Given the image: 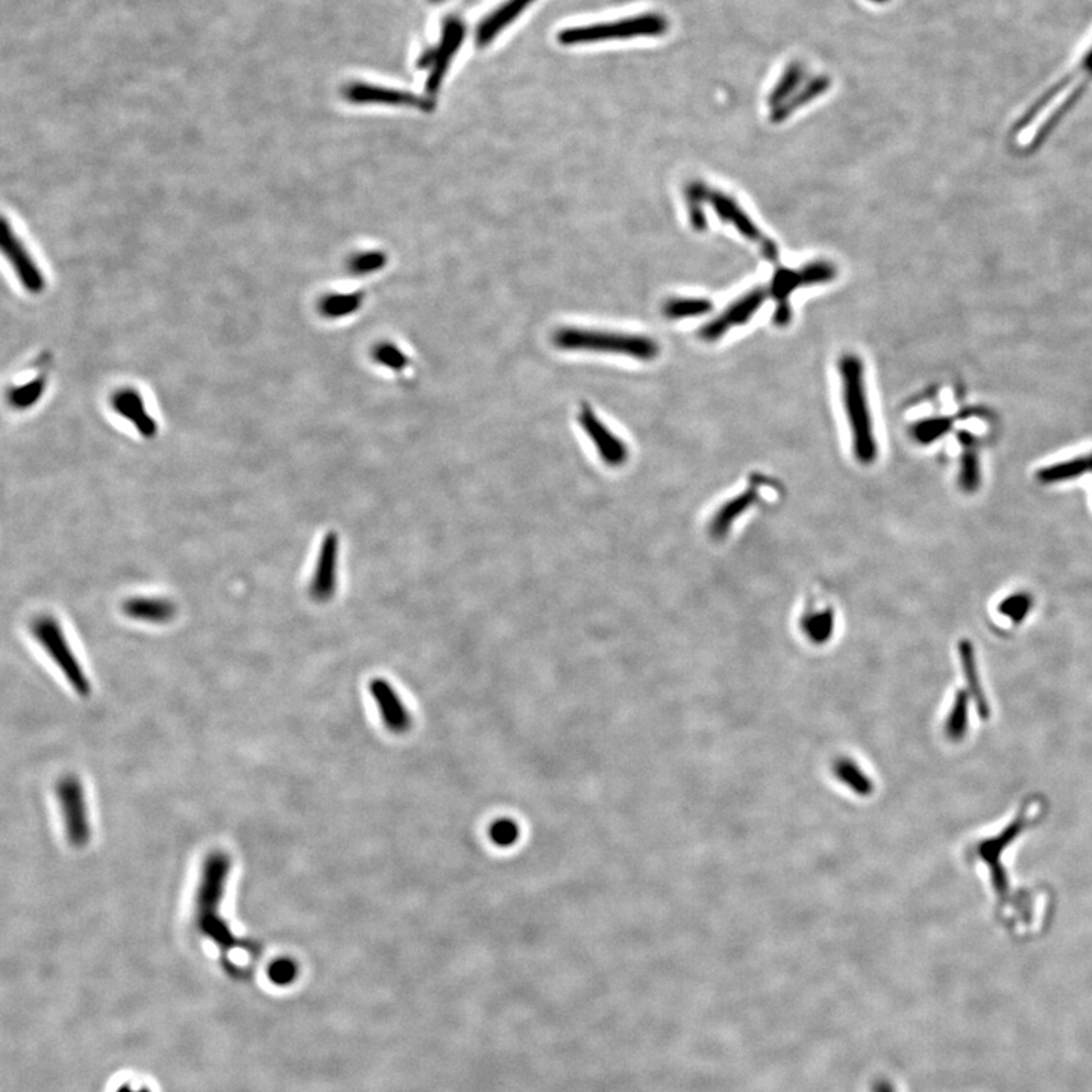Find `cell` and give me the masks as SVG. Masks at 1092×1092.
<instances>
[{
  "instance_id": "obj_16",
  "label": "cell",
  "mask_w": 1092,
  "mask_h": 1092,
  "mask_svg": "<svg viewBox=\"0 0 1092 1092\" xmlns=\"http://www.w3.org/2000/svg\"><path fill=\"white\" fill-rule=\"evenodd\" d=\"M111 406L118 416L124 417L125 421L133 424L140 436H143L144 439H154L157 436L158 425L154 417L150 415V411L144 406L143 396L140 395L137 390L131 389V387L117 390L111 398Z\"/></svg>"
},
{
  "instance_id": "obj_25",
  "label": "cell",
  "mask_w": 1092,
  "mask_h": 1092,
  "mask_svg": "<svg viewBox=\"0 0 1092 1092\" xmlns=\"http://www.w3.org/2000/svg\"><path fill=\"white\" fill-rule=\"evenodd\" d=\"M712 310V303L701 298H675L667 301L663 314L669 319L698 318Z\"/></svg>"
},
{
  "instance_id": "obj_28",
  "label": "cell",
  "mask_w": 1092,
  "mask_h": 1092,
  "mask_svg": "<svg viewBox=\"0 0 1092 1092\" xmlns=\"http://www.w3.org/2000/svg\"><path fill=\"white\" fill-rule=\"evenodd\" d=\"M489 836L493 844L501 848H507L516 844L519 839V826L514 820L503 818L493 822L489 830Z\"/></svg>"
},
{
  "instance_id": "obj_20",
  "label": "cell",
  "mask_w": 1092,
  "mask_h": 1092,
  "mask_svg": "<svg viewBox=\"0 0 1092 1092\" xmlns=\"http://www.w3.org/2000/svg\"><path fill=\"white\" fill-rule=\"evenodd\" d=\"M959 652L960 662H962V667H964L965 678H967V683H968L971 695L975 698V706H977V710L982 715V718H986L988 713H990V708H988L983 691L980 687L979 674H977V667H975V648L971 645V642H960Z\"/></svg>"
},
{
  "instance_id": "obj_9",
  "label": "cell",
  "mask_w": 1092,
  "mask_h": 1092,
  "mask_svg": "<svg viewBox=\"0 0 1092 1092\" xmlns=\"http://www.w3.org/2000/svg\"><path fill=\"white\" fill-rule=\"evenodd\" d=\"M578 421L581 428L586 431L590 441H594L596 451L603 462L611 467L622 466L628 460V448L626 443L611 433L604 422L594 413L589 406L579 408Z\"/></svg>"
},
{
  "instance_id": "obj_35",
  "label": "cell",
  "mask_w": 1092,
  "mask_h": 1092,
  "mask_svg": "<svg viewBox=\"0 0 1092 1092\" xmlns=\"http://www.w3.org/2000/svg\"><path fill=\"white\" fill-rule=\"evenodd\" d=\"M296 975H298V967H296L293 960H277L269 968V977H271L275 985H290L293 980L296 979Z\"/></svg>"
},
{
  "instance_id": "obj_1",
  "label": "cell",
  "mask_w": 1092,
  "mask_h": 1092,
  "mask_svg": "<svg viewBox=\"0 0 1092 1092\" xmlns=\"http://www.w3.org/2000/svg\"><path fill=\"white\" fill-rule=\"evenodd\" d=\"M1092 84V40L1072 69L1042 92L1009 129V144L1031 154L1046 143L1067 114L1080 102Z\"/></svg>"
},
{
  "instance_id": "obj_11",
  "label": "cell",
  "mask_w": 1092,
  "mask_h": 1092,
  "mask_svg": "<svg viewBox=\"0 0 1092 1092\" xmlns=\"http://www.w3.org/2000/svg\"><path fill=\"white\" fill-rule=\"evenodd\" d=\"M344 96L348 102L357 105L380 103L395 107H417L421 108L422 111H430L431 108L434 107L430 99L421 98L413 93L363 83L349 84L344 90Z\"/></svg>"
},
{
  "instance_id": "obj_39",
  "label": "cell",
  "mask_w": 1092,
  "mask_h": 1092,
  "mask_svg": "<svg viewBox=\"0 0 1092 1092\" xmlns=\"http://www.w3.org/2000/svg\"><path fill=\"white\" fill-rule=\"evenodd\" d=\"M431 2H434V4H441V2H445V0H431Z\"/></svg>"
},
{
  "instance_id": "obj_10",
  "label": "cell",
  "mask_w": 1092,
  "mask_h": 1092,
  "mask_svg": "<svg viewBox=\"0 0 1092 1092\" xmlns=\"http://www.w3.org/2000/svg\"><path fill=\"white\" fill-rule=\"evenodd\" d=\"M768 296V292L764 288H754L751 292L747 293L745 296L738 299L736 303H732L730 307L724 311L719 318L713 319L710 322L700 331V336L708 342H715V340L723 337L724 334L730 331L733 327L744 325L748 322L749 319L753 318L754 314L759 311L762 303Z\"/></svg>"
},
{
  "instance_id": "obj_30",
  "label": "cell",
  "mask_w": 1092,
  "mask_h": 1092,
  "mask_svg": "<svg viewBox=\"0 0 1092 1092\" xmlns=\"http://www.w3.org/2000/svg\"><path fill=\"white\" fill-rule=\"evenodd\" d=\"M980 473L977 457L971 449H967L962 457V471H960V486L967 492H975L979 488Z\"/></svg>"
},
{
  "instance_id": "obj_31",
  "label": "cell",
  "mask_w": 1092,
  "mask_h": 1092,
  "mask_svg": "<svg viewBox=\"0 0 1092 1092\" xmlns=\"http://www.w3.org/2000/svg\"><path fill=\"white\" fill-rule=\"evenodd\" d=\"M950 428H951V421L945 419V417H939V419L921 422V424L913 428V433H915V437L921 443H930V441H936L942 434H945L947 431H950Z\"/></svg>"
},
{
  "instance_id": "obj_26",
  "label": "cell",
  "mask_w": 1092,
  "mask_h": 1092,
  "mask_svg": "<svg viewBox=\"0 0 1092 1092\" xmlns=\"http://www.w3.org/2000/svg\"><path fill=\"white\" fill-rule=\"evenodd\" d=\"M387 263V255L381 251L360 252L349 262V271L354 275H369L378 272Z\"/></svg>"
},
{
  "instance_id": "obj_21",
  "label": "cell",
  "mask_w": 1092,
  "mask_h": 1092,
  "mask_svg": "<svg viewBox=\"0 0 1092 1092\" xmlns=\"http://www.w3.org/2000/svg\"><path fill=\"white\" fill-rule=\"evenodd\" d=\"M364 295L361 292L344 293V295H329L319 303V311L329 319H339L348 314L359 311L363 303Z\"/></svg>"
},
{
  "instance_id": "obj_27",
  "label": "cell",
  "mask_w": 1092,
  "mask_h": 1092,
  "mask_svg": "<svg viewBox=\"0 0 1092 1092\" xmlns=\"http://www.w3.org/2000/svg\"><path fill=\"white\" fill-rule=\"evenodd\" d=\"M800 286H803V282H801L800 272L798 271L795 272V271L781 269V271L775 273L774 279L771 282V295L775 299L781 301V303H785L786 298L789 296L790 293L794 292L795 288L800 287Z\"/></svg>"
},
{
  "instance_id": "obj_13",
  "label": "cell",
  "mask_w": 1092,
  "mask_h": 1092,
  "mask_svg": "<svg viewBox=\"0 0 1092 1092\" xmlns=\"http://www.w3.org/2000/svg\"><path fill=\"white\" fill-rule=\"evenodd\" d=\"M465 25L457 17H449L443 23L441 43L434 47V62L431 67L430 77L426 79V93L430 96H434L441 90L448 69L451 66L452 58L465 40Z\"/></svg>"
},
{
  "instance_id": "obj_33",
  "label": "cell",
  "mask_w": 1092,
  "mask_h": 1092,
  "mask_svg": "<svg viewBox=\"0 0 1092 1092\" xmlns=\"http://www.w3.org/2000/svg\"><path fill=\"white\" fill-rule=\"evenodd\" d=\"M798 272H800L803 286L831 281L836 277L835 266L829 264V263H812V264L803 267Z\"/></svg>"
},
{
  "instance_id": "obj_37",
  "label": "cell",
  "mask_w": 1092,
  "mask_h": 1092,
  "mask_svg": "<svg viewBox=\"0 0 1092 1092\" xmlns=\"http://www.w3.org/2000/svg\"><path fill=\"white\" fill-rule=\"evenodd\" d=\"M117 1092H150V1089H133L131 1087H122Z\"/></svg>"
},
{
  "instance_id": "obj_36",
  "label": "cell",
  "mask_w": 1092,
  "mask_h": 1092,
  "mask_svg": "<svg viewBox=\"0 0 1092 1092\" xmlns=\"http://www.w3.org/2000/svg\"><path fill=\"white\" fill-rule=\"evenodd\" d=\"M871 1092H897V1091H895V1088H894L893 1083L889 1082L887 1079H878L876 1082L872 1083Z\"/></svg>"
},
{
  "instance_id": "obj_38",
  "label": "cell",
  "mask_w": 1092,
  "mask_h": 1092,
  "mask_svg": "<svg viewBox=\"0 0 1092 1092\" xmlns=\"http://www.w3.org/2000/svg\"><path fill=\"white\" fill-rule=\"evenodd\" d=\"M871 2H876V4H883V2H887V0H871Z\"/></svg>"
},
{
  "instance_id": "obj_7",
  "label": "cell",
  "mask_w": 1092,
  "mask_h": 1092,
  "mask_svg": "<svg viewBox=\"0 0 1092 1092\" xmlns=\"http://www.w3.org/2000/svg\"><path fill=\"white\" fill-rule=\"evenodd\" d=\"M55 795L61 811L67 841L75 848H83L90 842L92 826L81 781L75 775L62 777L55 786Z\"/></svg>"
},
{
  "instance_id": "obj_15",
  "label": "cell",
  "mask_w": 1092,
  "mask_h": 1092,
  "mask_svg": "<svg viewBox=\"0 0 1092 1092\" xmlns=\"http://www.w3.org/2000/svg\"><path fill=\"white\" fill-rule=\"evenodd\" d=\"M370 695L374 698L376 708H380L381 718L385 727L392 733L402 734L408 732L411 719L402 700L398 697L393 686L385 682L384 678H374L369 684Z\"/></svg>"
},
{
  "instance_id": "obj_8",
  "label": "cell",
  "mask_w": 1092,
  "mask_h": 1092,
  "mask_svg": "<svg viewBox=\"0 0 1092 1092\" xmlns=\"http://www.w3.org/2000/svg\"><path fill=\"white\" fill-rule=\"evenodd\" d=\"M0 243H2V251L14 269L17 278L20 279L21 286L29 293H42L46 287L42 271L32 260L31 254L23 247L20 239L16 236V232L11 228L10 222L6 219L2 221Z\"/></svg>"
},
{
  "instance_id": "obj_14",
  "label": "cell",
  "mask_w": 1092,
  "mask_h": 1092,
  "mask_svg": "<svg viewBox=\"0 0 1092 1092\" xmlns=\"http://www.w3.org/2000/svg\"><path fill=\"white\" fill-rule=\"evenodd\" d=\"M708 199L712 204L715 211L718 213L723 221L732 223L745 239L751 241H762L764 255L768 258H775L777 249H775L772 241H768L760 234L759 228L756 226L747 213L738 206L736 200L732 199L730 196L724 195L721 191L708 190Z\"/></svg>"
},
{
  "instance_id": "obj_19",
  "label": "cell",
  "mask_w": 1092,
  "mask_h": 1092,
  "mask_svg": "<svg viewBox=\"0 0 1092 1092\" xmlns=\"http://www.w3.org/2000/svg\"><path fill=\"white\" fill-rule=\"evenodd\" d=\"M831 772L837 781L859 797H870L874 792L872 780L853 759L839 757L831 764Z\"/></svg>"
},
{
  "instance_id": "obj_24",
  "label": "cell",
  "mask_w": 1092,
  "mask_h": 1092,
  "mask_svg": "<svg viewBox=\"0 0 1092 1092\" xmlns=\"http://www.w3.org/2000/svg\"><path fill=\"white\" fill-rule=\"evenodd\" d=\"M805 70L800 64H790L786 69L783 77H780L779 84H775L774 90L771 93L770 105L777 109L786 102V99H790V94L798 90L803 81H805Z\"/></svg>"
},
{
  "instance_id": "obj_3",
  "label": "cell",
  "mask_w": 1092,
  "mask_h": 1092,
  "mask_svg": "<svg viewBox=\"0 0 1092 1092\" xmlns=\"http://www.w3.org/2000/svg\"><path fill=\"white\" fill-rule=\"evenodd\" d=\"M839 369L853 456L861 465H872L878 460V445L868 402L863 363L857 355L846 354L841 359Z\"/></svg>"
},
{
  "instance_id": "obj_12",
  "label": "cell",
  "mask_w": 1092,
  "mask_h": 1092,
  "mask_svg": "<svg viewBox=\"0 0 1092 1092\" xmlns=\"http://www.w3.org/2000/svg\"><path fill=\"white\" fill-rule=\"evenodd\" d=\"M337 557H339V536L334 531H329L323 538L320 551H319L318 563H316L311 583H310V595L313 596V600L318 603H327L333 598L336 586H337Z\"/></svg>"
},
{
  "instance_id": "obj_5",
  "label": "cell",
  "mask_w": 1092,
  "mask_h": 1092,
  "mask_svg": "<svg viewBox=\"0 0 1092 1092\" xmlns=\"http://www.w3.org/2000/svg\"><path fill=\"white\" fill-rule=\"evenodd\" d=\"M669 31V20L659 12H648L641 16L627 17L621 20L596 25L577 26L560 32L559 42L564 46L587 44V43L628 40L639 36H660Z\"/></svg>"
},
{
  "instance_id": "obj_40",
  "label": "cell",
  "mask_w": 1092,
  "mask_h": 1092,
  "mask_svg": "<svg viewBox=\"0 0 1092 1092\" xmlns=\"http://www.w3.org/2000/svg\"><path fill=\"white\" fill-rule=\"evenodd\" d=\"M1091 460H1092V457H1091Z\"/></svg>"
},
{
  "instance_id": "obj_4",
  "label": "cell",
  "mask_w": 1092,
  "mask_h": 1092,
  "mask_svg": "<svg viewBox=\"0 0 1092 1092\" xmlns=\"http://www.w3.org/2000/svg\"><path fill=\"white\" fill-rule=\"evenodd\" d=\"M554 344L564 351H594L609 354L627 355L631 359L652 360L659 354V346L645 336L636 334L604 333L590 329L563 328L554 334Z\"/></svg>"
},
{
  "instance_id": "obj_22",
  "label": "cell",
  "mask_w": 1092,
  "mask_h": 1092,
  "mask_svg": "<svg viewBox=\"0 0 1092 1092\" xmlns=\"http://www.w3.org/2000/svg\"><path fill=\"white\" fill-rule=\"evenodd\" d=\"M1088 471H1092L1091 457H1082V458H1074L1070 462L1059 463V465L1041 469L1038 472V480L1046 484L1067 481V480L1080 477Z\"/></svg>"
},
{
  "instance_id": "obj_17",
  "label": "cell",
  "mask_w": 1092,
  "mask_h": 1092,
  "mask_svg": "<svg viewBox=\"0 0 1092 1092\" xmlns=\"http://www.w3.org/2000/svg\"><path fill=\"white\" fill-rule=\"evenodd\" d=\"M534 0H507L504 5L493 11L477 28L478 47H484L495 40L499 32L504 31L512 21L516 20L522 11L527 10Z\"/></svg>"
},
{
  "instance_id": "obj_23",
  "label": "cell",
  "mask_w": 1092,
  "mask_h": 1092,
  "mask_svg": "<svg viewBox=\"0 0 1092 1092\" xmlns=\"http://www.w3.org/2000/svg\"><path fill=\"white\" fill-rule=\"evenodd\" d=\"M46 376L38 375L34 380L28 381L25 384L17 385L14 389L10 390L8 393V400L11 406L17 410H25L29 407L36 406L40 400L44 390H46Z\"/></svg>"
},
{
  "instance_id": "obj_32",
  "label": "cell",
  "mask_w": 1092,
  "mask_h": 1092,
  "mask_svg": "<svg viewBox=\"0 0 1092 1092\" xmlns=\"http://www.w3.org/2000/svg\"><path fill=\"white\" fill-rule=\"evenodd\" d=\"M965 725H967V695L959 692L954 701L953 710L950 713L947 734L950 738H959L960 734L965 732Z\"/></svg>"
},
{
  "instance_id": "obj_18",
  "label": "cell",
  "mask_w": 1092,
  "mask_h": 1092,
  "mask_svg": "<svg viewBox=\"0 0 1092 1092\" xmlns=\"http://www.w3.org/2000/svg\"><path fill=\"white\" fill-rule=\"evenodd\" d=\"M125 615L135 621L150 622V624H165L174 619L176 607L174 603L163 598H129L124 603Z\"/></svg>"
},
{
  "instance_id": "obj_6",
  "label": "cell",
  "mask_w": 1092,
  "mask_h": 1092,
  "mask_svg": "<svg viewBox=\"0 0 1092 1092\" xmlns=\"http://www.w3.org/2000/svg\"><path fill=\"white\" fill-rule=\"evenodd\" d=\"M31 631L32 636L51 657L52 662L57 665L73 691L79 697L87 698L92 692V684L57 619L49 615L36 616L32 621Z\"/></svg>"
},
{
  "instance_id": "obj_2",
  "label": "cell",
  "mask_w": 1092,
  "mask_h": 1092,
  "mask_svg": "<svg viewBox=\"0 0 1092 1092\" xmlns=\"http://www.w3.org/2000/svg\"><path fill=\"white\" fill-rule=\"evenodd\" d=\"M230 871L231 861L225 853H210L200 868L199 883L196 891V927L200 934H204L222 949H232L236 943L231 927L222 917V902L225 897Z\"/></svg>"
},
{
  "instance_id": "obj_34",
  "label": "cell",
  "mask_w": 1092,
  "mask_h": 1092,
  "mask_svg": "<svg viewBox=\"0 0 1092 1092\" xmlns=\"http://www.w3.org/2000/svg\"><path fill=\"white\" fill-rule=\"evenodd\" d=\"M999 611L1003 615L1012 618V621L1021 622L1031 611V598L1026 594H1015L1014 596L1006 598L999 607Z\"/></svg>"
},
{
  "instance_id": "obj_29",
  "label": "cell",
  "mask_w": 1092,
  "mask_h": 1092,
  "mask_svg": "<svg viewBox=\"0 0 1092 1092\" xmlns=\"http://www.w3.org/2000/svg\"><path fill=\"white\" fill-rule=\"evenodd\" d=\"M375 361L392 370H404L408 366L407 355L395 344H381L374 349Z\"/></svg>"
}]
</instances>
